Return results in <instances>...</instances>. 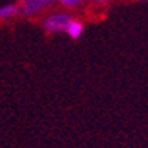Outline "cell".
I'll return each instance as SVG.
<instances>
[{"mask_svg": "<svg viewBox=\"0 0 148 148\" xmlns=\"http://www.w3.org/2000/svg\"><path fill=\"white\" fill-rule=\"evenodd\" d=\"M71 21V16L68 14H52L45 18L43 21V28L47 31V33H62L65 31L68 22Z\"/></svg>", "mask_w": 148, "mask_h": 148, "instance_id": "cell-1", "label": "cell"}, {"mask_svg": "<svg viewBox=\"0 0 148 148\" xmlns=\"http://www.w3.org/2000/svg\"><path fill=\"white\" fill-rule=\"evenodd\" d=\"M139 2H148V0H139Z\"/></svg>", "mask_w": 148, "mask_h": 148, "instance_id": "cell-7", "label": "cell"}, {"mask_svg": "<svg viewBox=\"0 0 148 148\" xmlns=\"http://www.w3.org/2000/svg\"><path fill=\"white\" fill-rule=\"evenodd\" d=\"M92 2H95V3H107V2H110V0H92Z\"/></svg>", "mask_w": 148, "mask_h": 148, "instance_id": "cell-6", "label": "cell"}, {"mask_svg": "<svg viewBox=\"0 0 148 148\" xmlns=\"http://www.w3.org/2000/svg\"><path fill=\"white\" fill-rule=\"evenodd\" d=\"M19 14L18 5H5L0 6V19H8Z\"/></svg>", "mask_w": 148, "mask_h": 148, "instance_id": "cell-4", "label": "cell"}, {"mask_svg": "<svg viewBox=\"0 0 148 148\" xmlns=\"http://www.w3.org/2000/svg\"><path fill=\"white\" fill-rule=\"evenodd\" d=\"M55 0H19V14L24 16H33L42 12L43 9L49 8Z\"/></svg>", "mask_w": 148, "mask_h": 148, "instance_id": "cell-2", "label": "cell"}, {"mask_svg": "<svg viewBox=\"0 0 148 148\" xmlns=\"http://www.w3.org/2000/svg\"><path fill=\"white\" fill-rule=\"evenodd\" d=\"M83 30H84V27H83V24L80 21L71 19L68 22L67 28H65V33L71 37V39H79V37L82 36V33H83Z\"/></svg>", "mask_w": 148, "mask_h": 148, "instance_id": "cell-3", "label": "cell"}, {"mask_svg": "<svg viewBox=\"0 0 148 148\" xmlns=\"http://www.w3.org/2000/svg\"><path fill=\"white\" fill-rule=\"evenodd\" d=\"M58 2L65 8H77L83 3V0H58Z\"/></svg>", "mask_w": 148, "mask_h": 148, "instance_id": "cell-5", "label": "cell"}]
</instances>
